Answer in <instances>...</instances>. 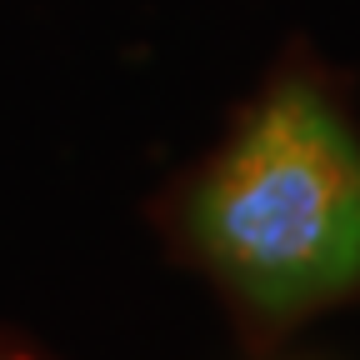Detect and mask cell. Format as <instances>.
Segmentation results:
<instances>
[{
    "instance_id": "obj_1",
    "label": "cell",
    "mask_w": 360,
    "mask_h": 360,
    "mask_svg": "<svg viewBox=\"0 0 360 360\" xmlns=\"http://www.w3.org/2000/svg\"><path fill=\"white\" fill-rule=\"evenodd\" d=\"M186 231L215 276L276 321L360 290V141L326 90H270L200 175Z\"/></svg>"
},
{
    "instance_id": "obj_2",
    "label": "cell",
    "mask_w": 360,
    "mask_h": 360,
    "mask_svg": "<svg viewBox=\"0 0 360 360\" xmlns=\"http://www.w3.org/2000/svg\"><path fill=\"white\" fill-rule=\"evenodd\" d=\"M0 360H20V355H0Z\"/></svg>"
}]
</instances>
